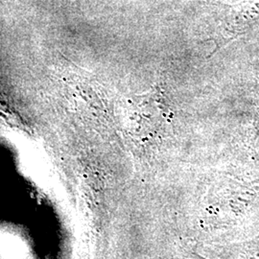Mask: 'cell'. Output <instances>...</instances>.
Segmentation results:
<instances>
[{"label":"cell","mask_w":259,"mask_h":259,"mask_svg":"<svg viewBox=\"0 0 259 259\" xmlns=\"http://www.w3.org/2000/svg\"><path fill=\"white\" fill-rule=\"evenodd\" d=\"M225 259H259V235L248 241L229 246Z\"/></svg>","instance_id":"6da1fadb"},{"label":"cell","mask_w":259,"mask_h":259,"mask_svg":"<svg viewBox=\"0 0 259 259\" xmlns=\"http://www.w3.org/2000/svg\"><path fill=\"white\" fill-rule=\"evenodd\" d=\"M185 259H205L199 255L198 253H189L185 256Z\"/></svg>","instance_id":"7a4b0ae2"}]
</instances>
